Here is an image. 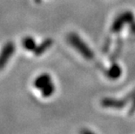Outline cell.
I'll return each instance as SVG.
<instances>
[{"instance_id": "6", "label": "cell", "mask_w": 135, "mask_h": 134, "mask_svg": "<svg viewBox=\"0 0 135 134\" xmlns=\"http://www.w3.org/2000/svg\"><path fill=\"white\" fill-rule=\"evenodd\" d=\"M54 90H55L54 85L51 83H50V84L47 85L46 86L42 89V96L45 97V98H48V97H50L53 93Z\"/></svg>"}, {"instance_id": "5", "label": "cell", "mask_w": 135, "mask_h": 134, "mask_svg": "<svg viewBox=\"0 0 135 134\" xmlns=\"http://www.w3.org/2000/svg\"><path fill=\"white\" fill-rule=\"evenodd\" d=\"M51 44H52V42H51V39H46V40H45L39 46H37L35 51H34V52H35L36 55H38V56L41 55L43 52H45V51L51 46Z\"/></svg>"}, {"instance_id": "4", "label": "cell", "mask_w": 135, "mask_h": 134, "mask_svg": "<svg viewBox=\"0 0 135 134\" xmlns=\"http://www.w3.org/2000/svg\"><path fill=\"white\" fill-rule=\"evenodd\" d=\"M23 46L25 50L29 51V52H34L37 48L35 40L31 37H26L23 39Z\"/></svg>"}, {"instance_id": "2", "label": "cell", "mask_w": 135, "mask_h": 134, "mask_svg": "<svg viewBox=\"0 0 135 134\" xmlns=\"http://www.w3.org/2000/svg\"><path fill=\"white\" fill-rule=\"evenodd\" d=\"M70 40H71V44H73L74 46L77 47L78 49L79 50L80 52H83V53L85 54V57H87V58H91V56H93V55H91V53L90 52V50L88 51L86 46L83 44L84 43H82V44L80 43V40H79V38H78V36H76V35L71 36Z\"/></svg>"}, {"instance_id": "1", "label": "cell", "mask_w": 135, "mask_h": 134, "mask_svg": "<svg viewBox=\"0 0 135 134\" xmlns=\"http://www.w3.org/2000/svg\"><path fill=\"white\" fill-rule=\"evenodd\" d=\"M14 52H15V45L13 44V43H8L4 45L0 52V70L5 66L11 55H13Z\"/></svg>"}, {"instance_id": "3", "label": "cell", "mask_w": 135, "mask_h": 134, "mask_svg": "<svg viewBox=\"0 0 135 134\" xmlns=\"http://www.w3.org/2000/svg\"><path fill=\"white\" fill-rule=\"evenodd\" d=\"M51 81V77L49 74H42V75L38 76L35 80L33 82L34 87L37 88V89L42 90L43 88L46 86L47 85H49Z\"/></svg>"}]
</instances>
